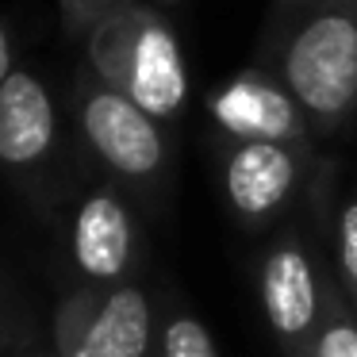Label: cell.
I'll return each mask as SVG.
<instances>
[{
    "label": "cell",
    "instance_id": "obj_1",
    "mask_svg": "<svg viewBox=\"0 0 357 357\" xmlns=\"http://www.w3.org/2000/svg\"><path fill=\"white\" fill-rule=\"evenodd\" d=\"M265 70L300 104L311 135L346 123L357 112V0H326L273 20Z\"/></svg>",
    "mask_w": 357,
    "mask_h": 357
},
{
    "label": "cell",
    "instance_id": "obj_2",
    "mask_svg": "<svg viewBox=\"0 0 357 357\" xmlns=\"http://www.w3.org/2000/svg\"><path fill=\"white\" fill-rule=\"evenodd\" d=\"M85 70L131 96L158 123H173L188 100V70L181 43L162 12L135 0L104 16L85 35Z\"/></svg>",
    "mask_w": 357,
    "mask_h": 357
},
{
    "label": "cell",
    "instance_id": "obj_3",
    "mask_svg": "<svg viewBox=\"0 0 357 357\" xmlns=\"http://www.w3.org/2000/svg\"><path fill=\"white\" fill-rule=\"evenodd\" d=\"M73 119L89 154L131 192H158L169 173V139L131 96L104 85L93 70L73 81Z\"/></svg>",
    "mask_w": 357,
    "mask_h": 357
},
{
    "label": "cell",
    "instance_id": "obj_4",
    "mask_svg": "<svg viewBox=\"0 0 357 357\" xmlns=\"http://www.w3.org/2000/svg\"><path fill=\"white\" fill-rule=\"evenodd\" d=\"M158 311L142 284L73 288L62 296L50 323L58 357H154Z\"/></svg>",
    "mask_w": 357,
    "mask_h": 357
},
{
    "label": "cell",
    "instance_id": "obj_5",
    "mask_svg": "<svg viewBox=\"0 0 357 357\" xmlns=\"http://www.w3.org/2000/svg\"><path fill=\"white\" fill-rule=\"evenodd\" d=\"M257 292H261L265 323L284 357H307V346L334 292V277L319 269L311 250L296 234H284L265 250L257 269Z\"/></svg>",
    "mask_w": 357,
    "mask_h": 357
},
{
    "label": "cell",
    "instance_id": "obj_6",
    "mask_svg": "<svg viewBox=\"0 0 357 357\" xmlns=\"http://www.w3.org/2000/svg\"><path fill=\"white\" fill-rule=\"evenodd\" d=\"M70 257L81 288L127 284L139 269V227L116 185H96L73 211Z\"/></svg>",
    "mask_w": 357,
    "mask_h": 357
},
{
    "label": "cell",
    "instance_id": "obj_7",
    "mask_svg": "<svg viewBox=\"0 0 357 357\" xmlns=\"http://www.w3.org/2000/svg\"><path fill=\"white\" fill-rule=\"evenodd\" d=\"M58 154V112L50 89L31 70L16 66L0 85V173L31 188L47 177Z\"/></svg>",
    "mask_w": 357,
    "mask_h": 357
},
{
    "label": "cell",
    "instance_id": "obj_8",
    "mask_svg": "<svg viewBox=\"0 0 357 357\" xmlns=\"http://www.w3.org/2000/svg\"><path fill=\"white\" fill-rule=\"evenodd\" d=\"M307 173V146L292 142H231L223 158V192L242 223L257 227L292 204Z\"/></svg>",
    "mask_w": 357,
    "mask_h": 357
},
{
    "label": "cell",
    "instance_id": "obj_9",
    "mask_svg": "<svg viewBox=\"0 0 357 357\" xmlns=\"http://www.w3.org/2000/svg\"><path fill=\"white\" fill-rule=\"evenodd\" d=\"M211 119L231 142H311V127L300 104L269 70H242L227 81L211 96Z\"/></svg>",
    "mask_w": 357,
    "mask_h": 357
},
{
    "label": "cell",
    "instance_id": "obj_10",
    "mask_svg": "<svg viewBox=\"0 0 357 357\" xmlns=\"http://www.w3.org/2000/svg\"><path fill=\"white\" fill-rule=\"evenodd\" d=\"M154 357H219L211 331L200 323V315L185 307H169L158 326Z\"/></svg>",
    "mask_w": 357,
    "mask_h": 357
},
{
    "label": "cell",
    "instance_id": "obj_11",
    "mask_svg": "<svg viewBox=\"0 0 357 357\" xmlns=\"http://www.w3.org/2000/svg\"><path fill=\"white\" fill-rule=\"evenodd\" d=\"M307 357H357V311L342 296L338 280H334V292L326 300L323 323L307 346Z\"/></svg>",
    "mask_w": 357,
    "mask_h": 357
},
{
    "label": "cell",
    "instance_id": "obj_12",
    "mask_svg": "<svg viewBox=\"0 0 357 357\" xmlns=\"http://www.w3.org/2000/svg\"><path fill=\"white\" fill-rule=\"evenodd\" d=\"M334 280L349 300V307L357 311V188L334 219Z\"/></svg>",
    "mask_w": 357,
    "mask_h": 357
},
{
    "label": "cell",
    "instance_id": "obj_13",
    "mask_svg": "<svg viewBox=\"0 0 357 357\" xmlns=\"http://www.w3.org/2000/svg\"><path fill=\"white\" fill-rule=\"evenodd\" d=\"M127 4H135V0H58V8H62V27H66L70 39H85L104 16L127 8Z\"/></svg>",
    "mask_w": 357,
    "mask_h": 357
},
{
    "label": "cell",
    "instance_id": "obj_14",
    "mask_svg": "<svg viewBox=\"0 0 357 357\" xmlns=\"http://www.w3.org/2000/svg\"><path fill=\"white\" fill-rule=\"evenodd\" d=\"M24 338H27V331H24V326H16V315H12L8 296L0 292V354H8V349L20 346Z\"/></svg>",
    "mask_w": 357,
    "mask_h": 357
},
{
    "label": "cell",
    "instance_id": "obj_15",
    "mask_svg": "<svg viewBox=\"0 0 357 357\" xmlns=\"http://www.w3.org/2000/svg\"><path fill=\"white\" fill-rule=\"evenodd\" d=\"M16 70V50H12V35L8 27H4V20H0V85L8 81V73Z\"/></svg>",
    "mask_w": 357,
    "mask_h": 357
},
{
    "label": "cell",
    "instance_id": "obj_16",
    "mask_svg": "<svg viewBox=\"0 0 357 357\" xmlns=\"http://www.w3.org/2000/svg\"><path fill=\"white\" fill-rule=\"evenodd\" d=\"M0 357H58V349H54V346H39V342L27 334L20 346H12L8 354H0Z\"/></svg>",
    "mask_w": 357,
    "mask_h": 357
},
{
    "label": "cell",
    "instance_id": "obj_17",
    "mask_svg": "<svg viewBox=\"0 0 357 357\" xmlns=\"http://www.w3.org/2000/svg\"><path fill=\"white\" fill-rule=\"evenodd\" d=\"M315 4H326V0H277L273 16H277V20H288V16H296V12H303V8H315Z\"/></svg>",
    "mask_w": 357,
    "mask_h": 357
},
{
    "label": "cell",
    "instance_id": "obj_18",
    "mask_svg": "<svg viewBox=\"0 0 357 357\" xmlns=\"http://www.w3.org/2000/svg\"><path fill=\"white\" fill-rule=\"evenodd\" d=\"M158 4H177V0H158Z\"/></svg>",
    "mask_w": 357,
    "mask_h": 357
}]
</instances>
